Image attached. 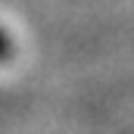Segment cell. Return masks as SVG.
<instances>
[{"mask_svg": "<svg viewBox=\"0 0 134 134\" xmlns=\"http://www.w3.org/2000/svg\"><path fill=\"white\" fill-rule=\"evenodd\" d=\"M9 56H13V37L0 28V63H6Z\"/></svg>", "mask_w": 134, "mask_h": 134, "instance_id": "cell-1", "label": "cell"}]
</instances>
